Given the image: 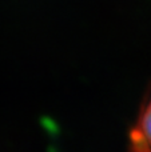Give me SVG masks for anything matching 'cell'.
Segmentation results:
<instances>
[{
	"instance_id": "6da1fadb",
	"label": "cell",
	"mask_w": 151,
	"mask_h": 152,
	"mask_svg": "<svg viewBox=\"0 0 151 152\" xmlns=\"http://www.w3.org/2000/svg\"><path fill=\"white\" fill-rule=\"evenodd\" d=\"M130 148L131 152H151V99L142 108L130 132Z\"/></svg>"
}]
</instances>
